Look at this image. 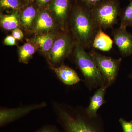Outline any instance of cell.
<instances>
[{
  "label": "cell",
  "instance_id": "cell-1",
  "mask_svg": "<svg viewBox=\"0 0 132 132\" xmlns=\"http://www.w3.org/2000/svg\"><path fill=\"white\" fill-rule=\"evenodd\" d=\"M83 3L74 7L68 22L75 40L84 48H88L92 47L95 36L101 28L93 19L91 8Z\"/></svg>",
  "mask_w": 132,
  "mask_h": 132
},
{
  "label": "cell",
  "instance_id": "cell-2",
  "mask_svg": "<svg viewBox=\"0 0 132 132\" xmlns=\"http://www.w3.org/2000/svg\"><path fill=\"white\" fill-rule=\"evenodd\" d=\"M73 50L76 63L88 84L93 87L105 85L104 78L90 54L85 52L84 48L75 40Z\"/></svg>",
  "mask_w": 132,
  "mask_h": 132
},
{
  "label": "cell",
  "instance_id": "cell-3",
  "mask_svg": "<svg viewBox=\"0 0 132 132\" xmlns=\"http://www.w3.org/2000/svg\"><path fill=\"white\" fill-rule=\"evenodd\" d=\"M90 8L93 19L102 29L112 28L121 14L120 0H104Z\"/></svg>",
  "mask_w": 132,
  "mask_h": 132
},
{
  "label": "cell",
  "instance_id": "cell-4",
  "mask_svg": "<svg viewBox=\"0 0 132 132\" xmlns=\"http://www.w3.org/2000/svg\"><path fill=\"white\" fill-rule=\"evenodd\" d=\"M56 112L58 121L65 132H104L97 123L80 115H72L57 106Z\"/></svg>",
  "mask_w": 132,
  "mask_h": 132
},
{
  "label": "cell",
  "instance_id": "cell-5",
  "mask_svg": "<svg viewBox=\"0 0 132 132\" xmlns=\"http://www.w3.org/2000/svg\"><path fill=\"white\" fill-rule=\"evenodd\" d=\"M75 40L68 31L62 32L56 36L53 46L48 53L49 63L54 66L63 61L73 49Z\"/></svg>",
  "mask_w": 132,
  "mask_h": 132
},
{
  "label": "cell",
  "instance_id": "cell-6",
  "mask_svg": "<svg viewBox=\"0 0 132 132\" xmlns=\"http://www.w3.org/2000/svg\"><path fill=\"white\" fill-rule=\"evenodd\" d=\"M89 54L103 76L106 85L108 86L115 80L122 59H112L95 50H92Z\"/></svg>",
  "mask_w": 132,
  "mask_h": 132
},
{
  "label": "cell",
  "instance_id": "cell-7",
  "mask_svg": "<svg viewBox=\"0 0 132 132\" xmlns=\"http://www.w3.org/2000/svg\"><path fill=\"white\" fill-rule=\"evenodd\" d=\"M45 102L14 108L1 109L0 126L2 127L28 114L32 111L45 107Z\"/></svg>",
  "mask_w": 132,
  "mask_h": 132
},
{
  "label": "cell",
  "instance_id": "cell-8",
  "mask_svg": "<svg viewBox=\"0 0 132 132\" xmlns=\"http://www.w3.org/2000/svg\"><path fill=\"white\" fill-rule=\"evenodd\" d=\"M70 9L69 0H53L51 6L52 15L62 31H67Z\"/></svg>",
  "mask_w": 132,
  "mask_h": 132
},
{
  "label": "cell",
  "instance_id": "cell-9",
  "mask_svg": "<svg viewBox=\"0 0 132 132\" xmlns=\"http://www.w3.org/2000/svg\"><path fill=\"white\" fill-rule=\"evenodd\" d=\"M120 27L112 32L113 42L123 57L132 55V34Z\"/></svg>",
  "mask_w": 132,
  "mask_h": 132
},
{
  "label": "cell",
  "instance_id": "cell-10",
  "mask_svg": "<svg viewBox=\"0 0 132 132\" xmlns=\"http://www.w3.org/2000/svg\"><path fill=\"white\" fill-rule=\"evenodd\" d=\"M57 23L52 15L46 11L37 13L33 31L39 34L53 32Z\"/></svg>",
  "mask_w": 132,
  "mask_h": 132
},
{
  "label": "cell",
  "instance_id": "cell-11",
  "mask_svg": "<svg viewBox=\"0 0 132 132\" xmlns=\"http://www.w3.org/2000/svg\"><path fill=\"white\" fill-rule=\"evenodd\" d=\"M62 82L67 85H72L79 82L81 80L76 72L68 66L62 65L55 68L51 67Z\"/></svg>",
  "mask_w": 132,
  "mask_h": 132
},
{
  "label": "cell",
  "instance_id": "cell-12",
  "mask_svg": "<svg viewBox=\"0 0 132 132\" xmlns=\"http://www.w3.org/2000/svg\"><path fill=\"white\" fill-rule=\"evenodd\" d=\"M103 85L97 90L91 98L90 105L87 109V113L88 118H96L98 109L104 102V95L107 87Z\"/></svg>",
  "mask_w": 132,
  "mask_h": 132
},
{
  "label": "cell",
  "instance_id": "cell-13",
  "mask_svg": "<svg viewBox=\"0 0 132 132\" xmlns=\"http://www.w3.org/2000/svg\"><path fill=\"white\" fill-rule=\"evenodd\" d=\"M57 36L53 32L39 34L32 40L35 43L40 52L47 55L51 49Z\"/></svg>",
  "mask_w": 132,
  "mask_h": 132
},
{
  "label": "cell",
  "instance_id": "cell-14",
  "mask_svg": "<svg viewBox=\"0 0 132 132\" xmlns=\"http://www.w3.org/2000/svg\"><path fill=\"white\" fill-rule=\"evenodd\" d=\"M113 41L110 37L100 28L95 36L92 47L104 52H108L112 49Z\"/></svg>",
  "mask_w": 132,
  "mask_h": 132
},
{
  "label": "cell",
  "instance_id": "cell-15",
  "mask_svg": "<svg viewBox=\"0 0 132 132\" xmlns=\"http://www.w3.org/2000/svg\"><path fill=\"white\" fill-rule=\"evenodd\" d=\"M37 13L32 6L26 8L20 15V25L27 31H33Z\"/></svg>",
  "mask_w": 132,
  "mask_h": 132
},
{
  "label": "cell",
  "instance_id": "cell-16",
  "mask_svg": "<svg viewBox=\"0 0 132 132\" xmlns=\"http://www.w3.org/2000/svg\"><path fill=\"white\" fill-rule=\"evenodd\" d=\"M38 48L33 41L28 42L18 47L19 61L24 64H28Z\"/></svg>",
  "mask_w": 132,
  "mask_h": 132
},
{
  "label": "cell",
  "instance_id": "cell-17",
  "mask_svg": "<svg viewBox=\"0 0 132 132\" xmlns=\"http://www.w3.org/2000/svg\"><path fill=\"white\" fill-rule=\"evenodd\" d=\"M1 26L6 30H13L20 25V14L17 11L10 14L1 15Z\"/></svg>",
  "mask_w": 132,
  "mask_h": 132
},
{
  "label": "cell",
  "instance_id": "cell-18",
  "mask_svg": "<svg viewBox=\"0 0 132 132\" xmlns=\"http://www.w3.org/2000/svg\"><path fill=\"white\" fill-rule=\"evenodd\" d=\"M121 23L120 27L127 28L128 27H132V0L121 12Z\"/></svg>",
  "mask_w": 132,
  "mask_h": 132
},
{
  "label": "cell",
  "instance_id": "cell-19",
  "mask_svg": "<svg viewBox=\"0 0 132 132\" xmlns=\"http://www.w3.org/2000/svg\"><path fill=\"white\" fill-rule=\"evenodd\" d=\"M20 6L19 0H0V6L1 8L16 9Z\"/></svg>",
  "mask_w": 132,
  "mask_h": 132
},
{
  "label": "cell",
  "instance_id": "cell-20",
  "mask_svg": "<svg viewBox=\"0 0 132 132\" xmlns=\"http://www.w3.org/2000/svg\"><path fill=\"white\" fill-rule=\"evenodd\" d=\"M123 128V132H132V120L127 121L123 118H121L119 120Z\"/></svg>",
  "mask_w": 132,
  "mask_h": 132
},
{
  "label": "cell",
  "instance_id": "cell-21",
  "mask_svg": "<svg viewBox=\"0 0 132 132\" xmlns=\"http://www.w3.org/2000/svg\"><path fill=\"white\" fill-rule=\"evenodd\" d=\"M35 132H61L55 126L47 125L43 127Z\"/></svg>",
  "mask_w": 132,
  "mask_h": 132
},
{
  "label": "cell",
  "instance_id": "cell-22",
  "mask_svg": "<svg viewBox=\"0 0 132 132\" xmlns=\"http://www.w3.org/2000/svg\"><path fill=\"white\" fill-rule=\"evenodd\" d=\"M4 44L7 46L16 45V39L12 35L7 36L4 39Z\"/></svg>",
  "mask_w": 132,
  "mask_h": 132
},
{
  "label": "cell",
  "instance_id": "cell-23",
  "mask_svg": "<svg viewBox=\"0 0 132 132\" xmlns=\"http://www.w3.org/2000/svg\"><path fill=\"white\" fill-rule=\"evenodd\" d=\"M12 36L16 40H20L23 39L24 34L22 31L19 28L15 29L13 30Z\"/></svg>",
  "mask_w": 132,
  "mask_h": 132
},
{
  "label": "cell",
  "instance_id": "cell-24",
  "mask_svg": "<svg viewBox=\"0 0 132 132\" xmlns=\"http://www.w3.org/2000/svg\"><path fill=\"white\" fill-rule=\"evenodd\" d=\"M82 2L90 7L96 5L104 0H81Z\"/></svg>",
  "mask_w": 132,
  "mask_h": 132
},
{
  "label": "cell",
  "instance_id": "cell-25",
  "mask_svg": "<svg viewBox=\"0 0 132 132\" xmlns=\"http://www.w3.org/2000/svg\"><path fill=\"white\" fill-rule=\"evenodd\" d=\"M38 3L40 5H44L47 4L51 0H37Z\"/></svg>",
  "mask_w": 132,
  "mask_h": 132
},
{
  "label": "cell",
  "instance_id": "cell-26",
  "mask_svg": "<svg viewBox=\"0 0 132 132\" xmlns=\"http://www.w3.org/2000/svg\"><path fill=\"white\" fill-rule=\"evenodd\" d=\"M130 77L132 79V74H131V75H130Z\"/></svg>",
  "mask_w": 132,
  "mask_h": 132
},
{
  "label": "cell",
  "instance_id": "cell-27",
  "mask_svg": "<svg viewBox=\"0 0 132 132\" xmlns=\"http://www.w3.org/2000/svg\"><path fill=\"white\" fill-rule=\"evenodd\" d=\"M130 1H131V0H130Z\"/></svg>",
  "mask_w": 132,
  "mask_h": 132
}]
</instances>
